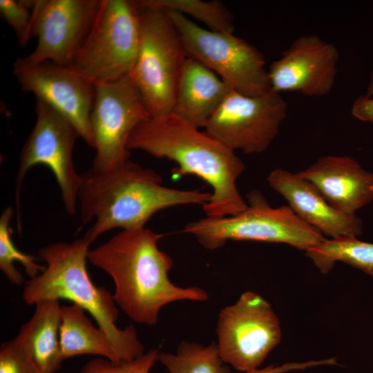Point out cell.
Instances as JSON below:
<instances>
[{
	"label": "cell",
	"mask_w": 373,
	"mask_h": 373,
	"mask_svg": "<svg viewBox=\"0 0 373 373\" xmlns=\"http://www.w3.org/2000/svg\"><path fill=\"white\" fill-rule=\"evenodd\" d=\"M267 181L288 202L298 218L327 238H357L362 233L363 223L360 218L336 209L298 173L275 169L269 174Z\"/></svg>",
	"instance_id": "2e32d148"
},
{
	"label": "cell",
	"mask_w": 373,
	"mask_h": 373,
	"mask_svg": "<svg viewBox=\"0 0 373 373\" xmlns=\"http://www.w3.org/2000/svg\"><path fill=\"white\" fill-rule=\"evenodd\" d=\"M166 12L188 57L207 66L239 93L256 95L271 88L265 58L256 47L233 33L205 29L182 14Z\"/></svg>",
	"instance_id": "ba28073f"
},
{
	"label": "cell",
	"mask_w": 373,
	"mask_h": 373,
	"mask_svg": "<svg viewBox=\"0 0 373 373\" xmlns=\"http://www.w3.org/2000/svg\"><path fill=\"white\" fill-rule=\"evenodd\" d=\"M232 88L213 71L190 57L182 66L172 112L204 128Z\"/></svg>",
	"instance_id": "ac0fdd59"
},
{
	"label": "cell",
	"mask_w": 373,
	"mask_h": 373,
	"mask_svg": "<svg viewBox=\"0 0 373 373\" xmlns=\"http://www.w3.org/2000/svg\"><path fill=\"white\" fill-rule=\"evenodd\" d=\"M159 350L153 349L130 361L117 363L107 358H95L86 363L78 373H149L157 361Z\"/></svg>",
	"instance_id": "d4e9b609"
},
{
	"label": "cell",
	"mask_w": 373,
	"mask_h": 373,
	"mask_svg": "<svg viewBox=\"0 0 373 373\" xmlns=\"http://www.w3.org/2000/svg\"><path fill=\"white\" fill-rule=\"evenodd\" d=\"M140 44L128 75L151 117L172 112L187 55L168 14L138 1Z\"/></svg>",
	"instance_id": "5b68a950"
},
{
	"label": "cell",
	"mask_w": 373,
	"mask_h": 373,
	"mask_svg": "<svg viewBox=\"0 0 373 373\" xmlns=\"http://www.w3.org/2000/svg\"><path fill=\"white\" fill-rule=\"evenodd\" d=\"M59 343L64 358L95 354L113 362L122 361L111 340L99 327H95L77 304L62 306Z\"/></svg>",
	"instance_id": "ffe728a7"
},
{
	"label": "cell",
	"mask_w": 373,
	"mask_h": 373,
	"mask_svg": "<svg viewBox=\"0 0 373 373\" xmlns=\"http://www.w3.org/2000/svg\"><path fill=\"white\" fill-rule=\"evenodd\" d=\"M305 254L323 274L328 273L336 262H342L373 278V243L356 237L326 238Z\"/></svg>",
	"instance_id": "44dd1931"
},
{
	"label": "cell",
	"mask_w": 373,
	"mask_h": 373,
	"mask_svg": "<svg viewBox=\"0 0 373 373\" xmlns=\"http://www.w3.org/2000/svg\"><path fill=\"white\" fill-rule=\"evenodd\" d=\"M249 200L240 213L193 221L182 232L193 236L209 250L220 248L229 240H246L284 243L306 251L326 238L288 205L271 207L258 193H251Z\"/></svg>",
	"instance_id": "8992f818"
},
{
	"label": "cell",
	"mask_w": 373,
	"mask_h": 373,
	"mask_svg": "<svg viewBox=\"0 0 373 373\" xmlns=\"http://www.w3.org/2000/svg\"><path fill=\"white\" fill-rule=\"evenodd\" d=\"M365 95L373 97V68L370 72V78L366 88V93Z\"/></svg>",
	"instance_id": "f546056e"
},
{
	"label": "cell",
	"mask_w": 373,
	"mask_h": 373,
	"mask_svg": "<svg viewBox=\"0 0 373 373\" xmlns=\"http://www.w3.org/2000/svg\"><path fill=\"white\" fill-rule=\"evenodd\" d=\"M128 147L172 160L177 164L174 175H193L210 186V200L202 207L207 217L233 216L248 207L236 184L245 169L243 162L235 151L173 112L140 124Z\"/></svg>",
	"instance_id": "7a4b0ae2"
},
{
	"label": "cell",
	"mask_w": 373,
	"mask_h": 373,
	"mask_svg": "<svg viewBox=\"0 0 373 373\" xmlns=\"http://www.w3.org/2000/svg\"><path fill=\"white\" fill-rule=\"evenodd\" d=\"M351 114L356 119L373 124V97H357L352 102Z\"/></svg>",
	"instance_id": "f1b7e54d"
},
{
	"label": "cell",
	"mask_w": 373,
	"mask_h": 373,
	"mask_svg": "<svg viewBox=\"0 0 373 373\" xmlns=\"http://www.w3.org/2000/svg\"><path fill=\"white\" fill-rule=\"evenodd\" d=\"M14 215L12 207H6L0 216V269L13 284L24 283L22 274L14 266V262H19L25 268L26 274L35 278L45 269V266L39 265L37 258L26 254L15 247L11 238L10 221Z\"/></svg>",
	"instance_id": "cb8c5ba5"
},
{
	"label": "cell",
	"mask_w": 373,
	"mask_h": 373,
	"mask_svg": "<svg viewBox=\"0 0 373 373\" xmlns=\"http://www.w3.org/2000/svg\"><path fill=\"white\" fill-rule=\"evenodd\" d=\"M90 126L95 155L93 169L107 171L130 160L131 134L151 116L129 76L108 82H95Z\"/></svg>",
	"instance_id": "7c38bea8"
},
{
	"label": "cell",
	"mask_w": 373,
	"mask_h": 373,
	"mask_svg": "<svg viewBox=\"0 0 373 373\" xmlns=\"http://www.w3.org/2000/svg\"><path fill=\"white\" fill-rule=\"evenodd\" d=\"M216 334L222 360L245 372L257 369L282 336L279 319L271 305L250 291L221 309Z\"/></svg>",
	"instance_id": "30bf717a"
},
{
	"label": "cell",
	"mask_w": 373,
	"mask_h": 373,
	"mask_svg": "<svg viewBox=\"0 0 373 373\" xmlns=\"http://www.w3.org/2000/svg\"><path fill=\"white\" fill-rule=\"evenodd\" d=\"M159 174L128 160L107 171L91 168L81 174L78 191L82 225L93 220L84 236L90 244L106 231L144 227L160 211L185 204L204 206L211 194L162 184Z\"/></svg>",
	"instance_id": "3957f363"
},
{
	"label": "cell",
	"mask_w": 373,
	"mask_h": 373,
	"mask_svg": "<svg viewBox=\"0 0 373 373\" xmlns=\"http://www.w3.org/2000/svg\"><path fill=\"white\" fill-rule=\"evenodd\" d=\"M150 6L165 12L189 15L204 23L215 32L233 33L234 23L231 13L218 0H142Z\"/></svg>",
	"instance_id": "603a6c76"
},
{
	"label": "cell",
	"mask_w": 373,
	"mask_h": 373,
	"mask_svg": "<svg viewBox=\"0 0 373 373\" xmlns=\"http://www.w3.org/2000/svg\"><path fill=\"white\" fill-rule=\"evenodd\" d=\"M0 13L14 30L21 46L32 37V14L25 0H0Z\"/></svg>",
	"instance_id": "484cf974"
},
{
	"label": "cell",
	"mask_w": 373,
	"mask_h": 373,
	"mask_svg": "<svg viewBox=\"0 0 373 373\" xmlns=\"http://www.w3.org/2000/svg\"><path fill=\"white\" fill-rule=\"evenodd\" d=\"M298 174L334 207L347 214H356L373 201V173L352 157L323 156Z\"/></svg>",
	"instance_id": "e0dca14e"
},
{
	"label": "cell",
	"mask_w": 373,
	"mask_h": 373,
	"mask_svg": "<svg viewBox=\"0 0 373 373\" xmlns=\"http://www.w3.org/2000/svg\"><path fill=\"white\" fill-rule=\"evenodd\" d=\"M140 44L138 1L101 0L92 27L73 64L93 82L130 75Z\"/></svg>",
	"instance_id": "52a82bcc"
},
{
	"label": "cell",
	"mask_w": 373,
	"mask_h": 373,
	"mask_svg": "<svg viewBox=\"0 0 373 373\" xmlns=\"http://www.w3.org/2000/svg\"><path fill=\"white\" fill-rule=\"evenodd\" d=\"M157 361L169 373H231L224 365L216 342L202 345L183 341L176 354L159 352Z\"/></svg>",
	"instance_id": "7402d4cb"
},
{
	"label": "cell",
	"mask_w": 373,
	"mask_h": 373,
	"mask_svg": "<svg viewBox=\"0 0 373 373\" xmlns=\"http://www.w3.org/2000/svg\"><path fill=\"white\" fill-rule=\"evenodd\" d=\"M335 358L309 361L305 362H290L280 365L271 364L262 369H255L245 373H286L293 370H301L321 365H337Z\"/></svg>",
	"instance_id": "83f0119b"
},
{
	"label": "cell",
	"mask_w": 373,
	"mask_h": 373,
	"mask_svg": "<svg viewBox=\"0 0 373 373\" xmlns=\"http://www.w3.org/2000/svg\"><path fill=\"white\" fill-rule=\"evenodd\" d=\"M84 238L58 242L39 249L45 269L26 283L23 299L28 305L44 300L67 299L88 311L115 345L122 361L142 356L144 347L135 327H116L119 310L113 295L90 280L87 268L88 247Z\"/></svg>",
	"instance_id": "277c9868"
},
{
	"label": "cell",
	"mask_w": 373,
	"mask_h": 373,
	"mask_svg": "<svg viewBox=\"0 0 373 373\" xmlns=\"http://www.w3.org/2000/svg\"><path fill=\"white\" fill-rule=\"evenodd\" d=\"M0 373H41L29 352L16 339L1 343Z\"/></svg>",
	"instance_id": "4316f807"
},
{
	"label": "cell",
	"mask_w": 373,
	"mask_h": 373,
	"mask_svg": "<svg viewBox=\"0 0 373 373\" xmlns=\"http://www.w3.org/2000/svg\"><path fill=\"white\" fill-rule=\"evenodd\" d=\"M32 11L35 50L23 58L71 66L97 15L101 0H25Z\"/></svg>",
	"instance_id": "5bb4252c"
},
{
	"label": "cell",
	"mask_w": 373,
	"mask_h": 373,
	"mask_svg": "<svg viewBox=\"0 0 373 373\" xmlns=\"http://www.w3.org/2000/svg\"><path fill=\"white\" fill-rule=\"evenodd\" d=\"M13 75L26 92H30L66 118L80 137L94 148L90 114L94 106L95 84L72 66L51 61L17 59Z\"/></svg>",
	"instance_id": "4fadbf2b"
},
{
	"label": "cell",
	"mask_w": 373,
	"mask_h": 373,
	"mask_svg": "<svg viewBox=\"0 0 373 373\" xmlns=\"http://www.w3.org/2000/svg\"><path fill=\"white\" fill-rule=\"evenodd\" d=\"M163 236L145 227L121 230L88 252V261L113 278L115 303L139 323L155 325L161 309L171 303L209 299L198 286L182 287L170 280L173 260L157 245Z\"/></svg>",
	"instance_id": "6da1fadb"
},
{
	"label": "cell",
	"mask_w": 373,
	"mask_h": 373,
	"mask_svg": "<svg viewBox=\"0 0 373 373\" xmlns=\"http://www.w3.org/2000/svg\"><path fill=\"white\" fill-rule=\"evenodd\" d=\"M287 111L286 102L271 88L256 95L232 89L204 128L235 152L260 153L276 137Z\"/></svg>",
	"instance_id": "8fae6325"
},
{
	"label": "cell",
	"mask_w": 373,
	"mask_h": 373,
	"mask_svg": "<svg viewBox=\"0 0 373 373\" xmlns=\"http://www.w3.org/2000/svg\"><path fill=\"white\" fill-rule=\"evenodd\" d=\"M338 61L334 44L315 35L300 36L269 66L270 88L280 94L323 97L334 87Z\"/></svg>",
	"instance_id": "9a60e30c"
},
{
	"label": "cell",
	"mask_w": 373,
	"mask_h": 373,
	"mask_svg": "<svg viewBox=\"0 0 373 373\" xmlns=\"http://www.w3.org/2000/svg\"><path fill=\"white\" fill-rule=\"evenodd\" d=\"M30 319L15 338L29 352L41 373H55L65 359L59 343L61 308L59 300L35 304Z\"/></svg>",
	"instance_id": "d6986e66"
},
{
	"label": "cell",
	"mask_w": 373,
	"mask_h": 373,
	"mask_svg": "<svg viewBox=\"0 0 373 373\" xmlns=\"http://www.w3.org/2000/svg\"><path fill=\"white\" fill-rule=\"evenodd\" d=\"M79 137L66 118L37 99L36 122L21 150L16 175L15 201L19 231H21V186L27 172L35 165H45L51 170L60 188L65 210L72 216L77 213L81 174L76 171L73 151Z\"/></svg>",
	"instance_id": "9c48e42d"
}]
</instances>
